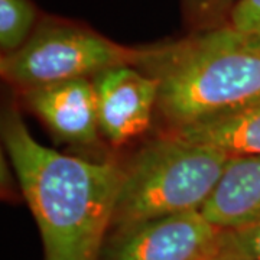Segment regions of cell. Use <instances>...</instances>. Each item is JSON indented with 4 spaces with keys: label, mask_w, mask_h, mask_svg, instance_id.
Listing matches in <instances>:
<instances>
[{
    "label": "cell",
    "mask_w": 260,
    "mask_h": 260,
    "mask_svg": "<svg viewBox=\"0 0 260 260\" xmlns=\"http://www.w3.org/2000/svg\"><path fill=\"white\" fill-rule=\"evenodd\" d=\"M135 67L156 81V109L171 130L260 94V42L230 23L139 48Z\"/></svg>",
    "instance_id": "2"
},
{
    "label": "cell",
    "mask_w": 260,
    "mask_h": 260,
    "mask_svg": "<svg viewBox=\"0 0 260 260\" xmlns=\"http://www.w3.org/2000/svg\"><path fill=\"white\" fill-rule=\"evenodd\" d=\"M237 0H215V5H214V8L218 10H230V8H232L233 5L236 3Z\"/></svg>",
    "instance_id": "14"
},
{
    "label": "cell",
    "mask_w": 260,
    "mask_h": 260,
    "mask_svg": "<svg viewBox=\"0 0 260 260\" xmlns=\"http://www.w3.org/2000/svg\"><path fill=\"white\" fill-rule=\"evenodd\" d=\"M2 138L41 233L44 260L100 259L123 168L41 145L15 109L3 113Z\"/></svg>",
    "instance_id": "1"
},
{
    "label": "cell",
    "mask_w": 260,
    "mask_h": 260,
    "mask_svg": "<svg viewBox=\"0 0 260 260\" xmlns=\"http://www.w3.org/2000/svg\"><path fill=\"white\" fill-rule=\"evenodd\" d=\"M139 48L120 45L93 29L68 20L47 18L28 42L2 55L3 80L20 91L77 78H93L120 65H135Z\"/></svg>",
    "instance_id": "4"
},
{
    "label": "cell",
    "mask_w": 260,
    "mask_h": 260,
    "mask_svg": "<svg viewBox=\"0 0 260 260\" xmlns=\"http://www.w3.org/2000/svg\"><path fill=\"white\" fill-rule=\"evenodd\" d=\"M25 103L61 140L90 146L99 139V112L93 80L77 78L23 91Z\"/></svg>",
    "instance_id": "7"
},
{
    "label": "cell",
    "mask_w": 260,
    "mask_h": 260,
    "mask_svg": "<svg viewBox=\"0 0 260 260\" xmlns=\"http://www.w3.org/2000/svg\"><path fill=\"white\" fill-rule=\"evenodd\" d=\"M32 0H0V49L3 55L22 48L38 26Z\"/></svg>",
    "instance_id": "10"
},
{
    "label": "cell",
    "mask_w": 260,
    "mask_h": 260,
    "mask_svg": "<svg viewBox=\"0 0 260 260\" xmlns=\"http://www.w3.org/2000/svg\"><path fill=\"white\" fill-rule=\"evenodd\" d=\"M218 233L201 211L150 220L116 230L103 260H211Z\"/></svg>",
    "instance_id": "5"
},
{
    "label": "cell",
    "mask_w": 260,
    "mask_h": 260,
    "mask_svg": "<svg viewBox=\"0 0 260 260\" xmlns=\"http://www.w3.org/2000/svg\"><path fill=\"white\" fill-rule=\"evenodd\" d=\"M201 214L220 230L260 217V153L230 158Z\"/></svg>",
    "instance_id": "8"
},
{
    "label": "cell",
    "mask_w": 260,
    "mask_h": 260,
    "mask_svg": "<svg viewBox=\"0 0 260 260\" xmlns=\"http://www.w3.org/2000/svg\"><path fill=\"white\" fill-rule=\"evenodd\" d=\"M211 260H260V217L220 230Z\"/></svg>",
    "instance_id": "11"
},
{
    "label": "cell",
    "mask_w": 260,
    "mask_h": 260,
    "mask_svg": "<svg viewBox=\"0 0 260 260\" xmlns=\"http://www.w3.org/2000/svg\"><path fill=\"white\" fill-rule=\"evenodd\" d=\"M230 158L172 133L149 142L123 168L112 229L201 211Z\"/></svg>",
    "instance_id": "3"
},
{
    "label": "cell",
    "mask_w": 260,
    "mask_h": 260,
    "mask_svg": "<svg viewBox=\"0 0 260 260\" xmlns=\"http://www.w3.org/2000/svg\"><path fill=\"white\" fill-rule=\"evenodd\" d=\"M227 23L260 42V0H237L229 10Z\"/></svg>",
    "instance_id": "12"
},
{
    "label": "cell",
    "mask_w": 260,
    "mask_h": 260,
    "mask_svg": "<svg viewBox=\"0 0 260 260\" xmlns=\"http://www.w3.org/2000/svg\"><path fill=\"white\" fill-rule=\"evenodd\" d=\"M169 133L236 155L260 153V94L230 110L217 113Z\"/></svg>",
    "instance_id": "9"
},
{
    "label": "cell",
    "mask_w": 260,
    "mask_h": 260,
    "mask_svg": "<svg viewBox=\"0 0 260 260\" xmlns=\"http://www.w3.org/2000/svg\"><path fill=\"white\" fill-rule=\"evenodd\" d=\"M100 130L113 145L143 133L158 104V85L135 65H120L93 78Z\"/></svg>",
    "instance_id": "6"
},
{
    "label": "cell",
    "mask_w": 260,
    "mask_h": 260,
    "mask_svg": "<svg viewBox=\"0 0 260 260\" xmlns=\"http://www.w3.org/2000/svg\"><path fill=\"white\" fill-rule=\"evenodd\" d=\"M186 2L194 9H207V8L215 5V0H186Z\"/></svg>",
    "instance_id": "13"
}]
</instances>
